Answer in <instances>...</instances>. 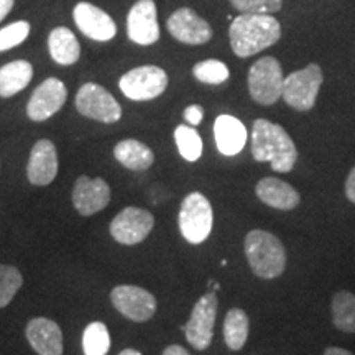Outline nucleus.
<instances>
[{
    "instance_id": "9",
    "label": "nucleus",
    "mask_w": 355,
    "mask_h": 355,
    "mask_svg": "<svg viewBox=\"0 0 355 355\" xmlns=\"http://www.w3.org/2000/svg\"><path fill=\"white\" fill-rule=\"evenodd\" d=\"M119 87L132 101H152L166 91L168 74L158 66H139L123 74Z\"/></svg>"
},
{
    "instance_id": "3",
    "label": "nucleus",
    "mask_w": 355,
    "mask_h": 355,
    "mask_svg": "<svg viewBox=\"0 0 355 355\" xmlns=\"http://www.w3.org/2000/svg\"><path fill=\"white\" fill-rule=\"evenodd\" d=\"M245 257L252 272L259 278L273 279L285 272L286 252L277 235L261 229H254L245 235Z\"/></svg>"
},
{
    "instance_id": "27",
    "label": "nucleus",
    "mask_w": 355,
    "mask_h": 355,
    "mask_svg": "<svg viewBox=\"0 0 355 355\" xmlns=\"http://www.w3.org/2000/svg\"><path fill=\"white\" fill-rule=\"evenodd\" d=\"M175 141L178 152L186 162H198L202 155V140L196 128L178 125L175 130Z\"/></svg>"
},
{
    "instance_id": "13",
    "label": "nucleus",
    "mask_w": 355,
    "mask_h": 355,
    "mask_svg": "<svg viewBox=\"0 0 355 355\" xmlns=\"http://www.w3.org/2000/svg\"><path fill=\"white\" fill-rule=\"evenodd\" d=\"M127 35L133 43L150 46L159 40L157 6L153 0H139L127 15Z\"/></svg>"
},
{
    "instance_id": "25",
    "label": "nucleus",
    "mask_w": 355,
    "mask_h": 355,
    "mask_svg": "<svg viewBox=\"0 0 355 355\" xmlns=\"http://www.w3.org/2000/svg\"><path fill=\"white\" fill-rule=\"evenodd\" d=\"M332 322L339 331L355 334V295L350 291H337L331 303Z\"/></svg>"
},
{
    "instance_id": "21",
    "label": "nucleus",
    "mask_w": 355,
    "mask_h": 355,
    "mask_svg": "<svg viewBox=\"0 0 355 355\" xmlns=\"http://www.w3.org/2000/svg\"><path fill=\"white\" fill-rule=\"evenodd\" d=\"M48 50L53 61L61 66H71L78 63L81 56V44L76 35L66 26H58L48 37Z\"/></svg>"
},
{
    "instance_id": "11",
    "label": "nucleus",
    "mask_w": 355,
    "mask_h": 355,
    "mask_svg": "<svg viewBox=\"0 0 355 355\" xmlns=\"http://www.w3.org/2000/svg\"><path fill=\"white\" fill-rule=\"evenodd\" d=\"M110 301L123 318L133 322H146L157 313V298L140 286H115L110 293Z\"/></svg>"
},
{
    "instance_id": "24",
    "label": "nucleus",
    "mask_w": 355,
    "mask_h": 355,
    "mask_svg": "<svg viewBox=\"0 0 355 355\" xmlns=\"http://www.w3.org/2000/svg\"><path fill=\"white\" fill-rule=\"evenodd\" d=\"M248 329H250V321H248L247 313L241 308H232L225 314L224 319V340L230 350H241L247 343Z\"/></svg>"
},
{
    "instance_id": "14",
    "label": "nucleus",
    "mask_w": 355,
    "mask_h": 355,
    "mask_svg": "<svg viewBox=\"0 0 355 355\" xmlns=\"http://www.w3.org/2000/svg\"><path fill=\"white\" fill-rule=\"evenodd\" d=\"M110 188L102 178L79 176L73 189V206L79 214L92 216L109 206Z\"/></svg>"
},
{
    "instance_id": "22",
    "label": "nucleus",
    "mask_w": 355,
    "mask_h": 355,
    "mask_svg": "<svg viewBox=\"0 0 355 355\" xmlns=\"http://www.w3.org/2000/svg\"><path fill=\"white\" fill-rule=\"evenodd\" d=\"M114 157L122 166L132 171L148 170L155 162V153L152 152V148L133 139L119 141L114 148Z\"/></svg>"
},
{
    "instance_id": "28",
    "label": "nucleus",
    "mask_w": 355,
    "mask_h": 355,
    "mask_svg": "<svg viewBox=\"0 0 355 355\" xmlns=\"http://www.w3.org/2000/svg\"><path fill=\"white\" fill-rule=\"evenodd\" d=\"M21 285H24V277L15 266L0 265V309L12 303Z\"/></svg>"
},
{
    "instance_id": "31",
    "label": "nucleus",
    "mask_w": 355,
    "mask_h": 355,
    "mask_svg": "<svg viewBox=\"0 0 355 355\" xmlns=\"http://www.w3.org/2000/svg\"><path fill=\"white\" fill-rule=\"evenodd\" d=\"M230 3L242 13H273L283 7V0H230Z\"/></svg>"
},
{
    "instance_id": "2",
    "label": "nucleus",
    "mask_w": 355,
    "mask_h": 355,
    "mask_svg": "<svg viewBox=\"0 0 355 355\" xmlns=\"http://www.w3.org/2000/svg\"><path fill=\"white\" fill-rule=\"evenodd\" d=\"M232 51L239 58L254 56L282 38V26L268 13H242L229 28Z\"/></svg>"
},
{
    "instance_id": "30",
    "label": "nucleus",
    "mask_w": 355,
    "mask_h": 355,
    "mask_svg": "<svg viewBox=\"0 0 355 355\" xmlns=\"http://www.w3.org/2000/svg\"><path fill=\"white\" fill-rule=\"evenodd\" d=\"M30 35V24L25 20L13 21V24L3 26L0 30V51L12 50V48L19 46L28 38Z\"/></svg>"
},
{
    "instance_id": "23",
    "label": "nucleus",
    "mask_w": 355,
    "mask_h": 355,
    "mask_svg": "<svg viewBox=\"0 0 355 355\" xmlns=\"http://www.w3.org/2000/svg\"><path fill=\"white\" fill-rule=\"evenodd\" d=\"M33 78V66L17 60L0 68V97H12L28 86Z\"/></svg>"
},
{
    "instance_id": "12",
    "label": "nucleus",
    "mask_w": 355,
    "mask_h": 355,
    "mask_svg": "<svg viewBox=\"0 0 355 355\" xmlns=\"http://www.w3.org/2000/svg\"><path fill=\"white\" fill-rule=\"evenodd\" d=\"M66 99H68V89L63 81L58 78L44 79L30 97L26 104V115L33 122L48 121L56 112H60Z\"/></svg>"
},
{
    "instance_id": "6",
    "label": "nucleus",
    "mask_w": 355,
    "mask_h": 355,
    "mask_svg": "<svg viewBox=\"0 0 355 355\" xmlns=\"http://www.w3.org/2000/svg\"><path fill=\"white\" fill-rule=\"evenodd\" d=\"M322 81V69L316 63H311L304 69L295 71L285 78L282 97L290 107L300 112H308L316 104Z\"/></svg>"
},
{
    "instance_id": "34",
    "label": "nucleus",
    "mask_w": 355,
    "mask_h": 355,
    "mask_svg": "<svg viewBox=\"0 0 355 355\" xmlns=\"http://www.w3.org/2000/svg\"><path fill=\"white\" fill-rule=\"evenodd\" d=\"M13 3H15V0H0V21L12 12Z\"/></svg>"
},
{
    "instance_id": "1",
    "label": "nucleus",
    "mask_w": 355,
    "mask_h": 355,
    "mask_svg": "<svg viewBox=\"0 0 355 355\" xmlns=\"http://www.w3.org/2000/svg\"><path fill=\"white\" fill-rule=\"evenodd\" d=\"M252 155L255 162H270L278 173H290L298 159V150L288 132L266 119H259L252 127Z\"/></svg>"
},
{
    "instance_id": "36",
    "label": "nucleus",
    "mask_w": 355,
    "mask_h": 355,
    "mask_svg": "<svg viewBox=\"0 0 355 355\" xmlns=\"http://www.w3.org/2000/svg\"><path fill=\"white\" fill-rule=\"evenodd\" d=\"M324 355H354V354L343 347H327L324 350Z\"/></svg>"
},
{
    "instance_id": "37",
    "label": "nucleus",
    "mask_w": 355,
    "mask_h": 355,
    "mask_svg": "<svg viewBox=\"0 0 355 355\" xmlns=\"http://www.w3.org/2000/svg\"><path fill=\"white\" fill-rule=\"evenodd\" d=\"M119 355H141V354L139 352V350H135V349H123Z\"/></svg>"
},
{
    "instance_id": "4",
    "label": "nucleus",
    "mask_w": 355,
    "mask_h": 355,
    "mask_svg": "<svg viewBox=\"0 0 355 355\" xmlns=\"http://www.w3.org/2000/svg\"><path fill=\"white\" fill-rule=\"evenodd\" d=\"M212 220H214L212 206L204 194L194 191L183 199L178 222L184 241L193 245L202 243L211 235Z\"/></svg>"
},
{
    "instance_id": "26",
    "label": "nucleus",
    "mask_w": 355,
    "mask_h": 355,
    "mask_svg": "<svg viewBox=\"0 0 355 355\" xmlns=\"http://www.w3.org/2000/svg\"><path fill=\"white\" fill-rule=\"evenodd\" d=\"M110 349L109 329L104 322L94 321L84 329L83 352L84 355H107Z\"/></svg>"
},
{
    "instance_id": "7",
    "label": "nucleus",
    "mask_w": 355,
    "mask_h": 355,
    "mask_svg": "<svg viewBox=\"0 0 355 355\" xmlns=\"http://www.w3.org/2000/svg\"><path fill=\"white\" fill-rule=\"evenodd\" d=\"M78 112L92 121L114 123L121 121L122 107L105 87L96 83H86L76 94Z\"/></svg>"
},
{
    "instance_id": "29",
    "label": "nucleus",
    "mask_w": 355,
    "mask_h": 355,
    "mask_svg": "<svg viewBox=\"0 0 355 355\" xmlns=\"http://www.w3.org/2000/svg\"><path fill=\"white\" fill-rule=\"evenodd\" d=\"M193 74L204 84H222L229 79V68L219 60H204L194 64Z\"/></svg>"
},
{
    "instance_id": "8",
    "label": "nucleus",
    "mask_w": 355,
    "mask_h": 355,
    "mask_svg": "<svg viewBox=\"0 0 355 355\" xmlns=\"http://www.w3.org/2000/svg\"><path fill=\"white\" fill-rule=\"evenodd\" d=\"M219 309L217 291L211 290L194 304L191 311L189 321L183 327L186 339L196 350H206L212 343L214 336V324Z\"/></svg>"
},
{
    "instance_id": "19",
    "label": "nucleus",
    "mask_w": 355,
    "mask_h": 355,
    "mask_svg": "<svg viewBox=\"0 0 355 355\" xmlns=\"http://www.w3.org/2000/svg\"><path fill=\"white\" fill-rule=\"evenodd\" d=\"M255 194L261 202L278 211H293L300 206V193L279 178H263L255 186Z\"/></svg>"
},
{
    "instance_id": "15",
    "label": "nucleus",
    "mask_w": 355,
    "mask_h": 355,
    "mask_svg": "<svg viewBox=\"0 0 355 355\" xmlns=\"http://www.w3.org/2000/svg\"><path fill=\"white\" fill-rule=\"evenodd\" d=\"M73 19L78 28L94 42H110L117 33V25L112 17L89 2H79L74 7Z\"/></svg>"
},
{
    "instance_id": "32",
    "label": "nucleus",
    "mask_w": 355,
    "mask_h": 355,
    "mask_svg": "<svg viewBox=\"0 0 355 355\" xmlns=\"http://www.w3.org/2000/svg\"><path fill=\"white\" fill-rule=\"evenodd\" d=\"M202 119H204V109L201 107V105L193 104V105H189V107H186L184 121L188 122L189 125H193V127L199 125V123L202 122Z\"/></svg>"
},
{
    "instance_id": "17",
    "label": "nucleus",
    "mask_w": 355,
    "mask_h": 355,
    "mask_svg": "<svg viewBox=\"0 0 355 355\" xmlns=\"http://www.w3.org/2000/svg\"><path fill=\"white\" fill-rule=\"evenodd\" d=\"M58 175V152L51 140L42 139L30 152L26 176L33 186H48Z\"/></svg>"
},
{
    "instance_id": "16",
    "label": "nucleus",
    "mask_w": 355,
    "mask_h": 355,
    "mask_svg": "<svg viewBox=\"0 0 355 355\" xmlns=\"http://www.w3.org/2000/svg\"><path fill=\"white\" fill-rule=\"evenodd\" d=\"M166 26L173 38L186 44H204L212 38L211 25L191 8H178Z\"/></svg>"
},
{
    "instance_id": "20",
    "label": "nucleus",
    "mask_w": 355,
    "mask_h": 355,
    "mask_svg": "<svg viewBox=\"0 0 355 355\" xmlns=\"http://www.w3.org/2000/svg\"><path fill=\"white\" fill-rule=\"evenodd\" d=\"M214 139L217 150L225 157H235L247 144V128L232 115H219L214 122Z\"/></svg>"
},
{
    "instance_id": "18",
    "label": "nucleus",
    "mask_w": 355,
    "mask_h": 355,
    "mask_svg": "<svg viewBox=\"0 0 355 355\" xmlns=\"http://www.w3.org/2000/svg\"><path fill=\"white\" fill-rule=\"evenodd\" d=\"M25 336L38 355H63V332L51 319H32L26 324Z\"/></svg>"
},
{
    "instance_id": "10",
    "label": "nucleus",
    "mask_w": 355,
    "mask_h": 355,
    "mask_svg": "<svg viewBox=\"0 0 355 355\" xmlns=\"http://www.w3.org/2000/svg\"><path fill=\"white\" fill-rule=\"evenodd\" d=\"M155 227V217L140 207H125L114 217L109 230L114 241L122 245H137L148 237Z\"/></svg>"
},
{
    "instance_id": "33",
    "label": "nucleus",
    "mask_w": 355,
    "mask_h": 355,
    "mask_svg": "<svg viewBox=\"0 0 355 355\" xmlns=\"http://www.w3.org/2000/svg\"><path fill=\"white\" fill-rule=\"evenodd\" d=\"M345 194H347L349 201L355 204V166L350 170L347 181H345Z\"/></svg>"
},
{
    "instance_id": "5",
    "label": "nucleus",
    "mask_w": 355,
    "mask_h": 355,
    "mask_svg": "<svg viewBox=\"0 0 355 355\" xmlns=\"http://www.w3.org/2000/svg\"><path fill=\"white\" fill-rule=\"evenodd\" d=\"M282 64L277 58L263 56L248 71V92L257 104L273 105L283 94Z\"/></svg>"
},
{
    "instance_id": "35",
    "label": "nucleus",
    "mask_w": 355,
    "mask_h": 355,
    "mask_svg": "<svg viewBox=\"0 0 355 355\" xmlns=\"http://www.w3.org/2000/svg\"><path fill=\"white\" fill-rule=\"evenodd\" d=\"M163 355H191L188 350H186L184 347H181V345H168V347L163 350Z\"/></svg>"
}]
</instances>
